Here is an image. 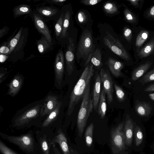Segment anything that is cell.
Returning <instances> with one entry per match:
<instances>
[{
  "label": "cell",
  "instance_id": "1",
  "mask_svg": "<svg viewBox=\"0 0 154 154\" xmlns=\"http://www.w3.org/2000/svg\"><path fill=\"white\" fill-rule=\"evenodd\" d=\"M94 66L91 64H88L85 67L79 79L72 90L70 97L67 115H70L75 106L83 97L94 74Z\"/></svg>",
  "mask_w": 154,
  "mask_h": 154
},
{
  "label": "cell",
  "instance_id": "2",
  "mask_svg": "<svg viewBox=\"0 0 154 154\" xmlns=\"http://www.w3.org/2000/svg\"><path fill=\"white\" fill-rule=\"evenodd\" d=\"M34 134L31 130L25 134L17 136L0 132V136L2 139L16 146L25 154H39Z\"/></svg>",
  "mask_w": 154,
  "mask_h": 154
},
{
  "label": "cell",
  "instance_id": "3",
  "mask_svg": "<svg viewBox=\"0 0 154 154\" xmlns=\"http://www.w3.org/2000/svg\"><path fill=\"white\" fill-rule=\"evenodd\" d=\"M124 123H119L110 131V146L113 154H130L132 151L126 144Z\"/></svg>",
  "mask_w": 154,
  "mask_h": 154
},
{
  "label": "cell",
  "instance_id": "4",
  "mask_svg": "<svg viewBox=\"0 0 154 154\" xmlns=\"http://www.w3.org/2000/svg\"><path fill=\"white\" fill-rule=\"evenodd\" d=\"M90 84L87 87L82 98L78 113L77 125L79 136L81 137L86 126L90 113L93 108V100L90 93Z\"/></svg>",
  "mask_w": 154,
  "mask_h": 154
},
{
  "label": "cell",
  "instance_id": "5",
  "mask_svg": "<svg viewBox=\"0 0 154 154\" xmlns=\"http://www.w3.org/2000/svg\"><path fill=\"white\" fill-rule=\"evenodd\" d=\"M42 106V104L36 105L14 119L12 122V127L17 129H22L34 125L33 120L39 116Z\"/></svg>",
  "mask_w": 154,
  "mask_h": 154
},
{
  "label": "cell",
  "instance_id": "6",
  "mask_svg": "<svg viewBox=\"0 0 154 154\" xmlns=\"http://www.w3.org/2000/svg\"><path fill=\"white\" fill-rule=\"evenodd\" d=\"M39 154H51L53 143L54 131L41 129L35 132Z\"/></svg>",
  "mask_w": 154,
  "mask_h": 154
},
{
  "label": "cell",
  "instance_id": "7",
  "mask_svg": "<svg viewBox=\"0 0 154 154\" xmlns=\"http://www.w3.org/2000/svg\"><path fill=\"white\" fill-rule=\"evenodd\" d=\"M106 35L103 38L104 44L114 53L126 60L130 59L129 55L120 42L110 33L106 32Z\"/></svg>",
  "mask_w": 154,
  "mask_h": 154
},
{
  "label": "cell",
  "instance_id": "8",
  "mask_svg": "<svg viewBox=\"0 0 154 154\" xmlns=\"http://www.w3.org/2000/svg\"><path fill=\"white\" fill-rule=\"evenodd\" d=\"M93 40L91 32L85 31L82 34L79 43L77 48L78 57L86 58L91 52L93 46Z\"/></svg>",
  "mask_w": 154,
  "mask_h": 154
},
{
  "label": "cell",
  "instance_id": "9",
  "mask_svg": "<svg viewBox=\"0 0 154 154\" xmlns=\"http://www.w3.org/2000/svg\"><path fill=\"white\" fill-rule=\"evenodd\" d=\"M133 150L135 152L143 151L145 146L146 134L144 129L134 123Z\"/></svg>",
  "mask_w": 154,
  "mask_h": 154
},
{
  "label": "cell",
  "instance_id": "10",
  "mask_svg": "<svg viewBox=\"0 0 154 154\" xmlns=\"http://www.w3.org/2000/svg\"><path fill=\"white\" fill-rule=\"evenodd\" d=\"M100 75L102 83L103 89L107 96V102L110 105L113 101V82L108 71L106 69L101 68Z\"/></svg>",
  "mask_w": 154,
  "mask_h": 154
},
{
  "label": "cell",
  "instance_id": "11",
  "mask_svg": "<svg viewBox=\"0 0 154 154\" xmlns=\"http://www.w3.org/2000/svg\"><path fill=\"white\" fill-rule=\"evenodd\" d=\"M53 143L59 145L63 154H70L67 138L60 127L57 128L54 132Z\"/></svg>",
  "mask_w": 154,
  "mask_h": 154
},
{
  "label": "cell",
  "instance_id": "12",
  "mask_svg": "<svg viewBox=\"0 0 154 154\" xmlns=\"http://www.w3.org/2000/svg\"><path fill=\"white\" fill-rule=\"evenodd\" d=\"M33 21L37 30L51 43L52 38L49 29L43 18L38 13L33 14Z\"/></svg>",
  "mask_w": 154,
  "mask_h": 154
},
{
  "label": "cell",
  "instance_id": "13",
  "mask_svg": "<svg viewBox=\"0 0 154 154\" xmlns=\"http://www.w3.org/2000/svg\"><path fill=\"white\" fill-rule=\"evenodd\" d=\"M69 45L65 54L66 70L69 75H71L74 69V53L75 46L73 39L69 38Z\"/></svg>",
  "mask_w": 154,
  "mask_h": 154
},
{
  "label": "cell",
  "instance_id": "14",
  "mask_svg": "<svg viewBox=\"0 0 154 154\" xmlns=\"http://www.w3.org/2000/svg\"><path fill=\"white\" fill-rule=\"evenodd\" d=\"M54 68L56 80L60 85L62 80L64 69V57L62 50L60 51L56 55Z\"/></svg>",
  "mask_w": 154,
  "mask_h": 154
},
{
  "label": "cell",
  "instance_id": "15",
  "mask_svg": "<svg viewBox=\"0 0 154 154\" xmlns=\"http://www.w3.org/2000/svg\"><path fill=\"white\" fill-rule=\"evenodd\" d=\"M134 129V122L128 116H127L124 126L125 143L127 146L132 150H133Z\"/></svg>",
  "mask_w": 154,
  "mask_h": 154
},
{
  "label": "cell",
  "instance_id": "16",
  "mask_svg": "<svg viewBox=\"0 0 154 154\" xmlns=\"http://www.w3.org/2000/svg\"><path fill=\"white\" fill-rule=\"evenodd\" d=\"M58 97L54 95L48 96L41 107L40 115L41 117L48 115L56 107L59 101Z\"/></svg>",
  "mask_w": 154,
  "mask_h": 154
},
{
  "label": "cell",
  "instance_id": "17",
  "mask_svg": "<svg viewBox=\"0 0 154 154\" xmlns=\"http://www.w3.org/2000/svg\"><path fill=\"white\" fill-rule=\"evenodd\" d=\"M61 105L62 103L59 101L55 109L48 115L47 118L41 124L40 127L41 129L52 131L51 129L52 125L58 117Z\"/></svg>",
  "mask_w": 154,
  "mask_h": 154
},
{
  "label": "cell",
  "instance_id": "18",
  "mask_svg": "<svg viewBox=\"0 0 154 154\" xmlns=\"http://www.w3.org/2000/svg\"><path fill=\"white\" fill-rule=\"evenodd\" d=\"M23 82V78L21 75H15L9 84L7 94L12 97L15 96L21 89Z\"/></svg>",
  "mask_w": 154,
  "mask_h": 154
},
{
  "label": "cell",
  "instance_id": "19",
  "mask_svg": "<svg viewBox=\"0 0 154 154\" xmlns=\"http://www.w3.org/2000/svg\"><path fill=\"white\" fill-rule=\"evenodd\" d=\"M108 67L111 73L116 77L122 75L121 70L123 69V63L111 57H109L107 61Z\"/></svg>",
  "mask_w": 154,
  "mask_h": 154
},
{
  "label": "cell",
  "instance_id": "20",
  "mask_svg": "<svg viewBox=\"0 0 154 154\" xmlns=\"http://www.w3.org/2000/svg\"><path fill=\"white\" fill-rule=\"evenodd\" d=\"M101 82L100 74H98L96 77L95 82L92 98L93 108L96 111H97L100 100Z\"/></svg>",
  "mask_w": 154,
  "mask_h": 154
},
{
  "label": "cell",
  "instance_id": "21",
  "mask_svg": "<svg viewBox=\"0 0 154 154\" xmlns=\"http://www.w3.org/2000/svg\"><path fill=\"white\" fill-rule=\"evenodd\" d=\"M37 13L42 18H49L54 17L58 13V9L56 7L42 6L35 8Z\"/></svg>",
  "mask_w": 154,
  "mask_h": 154
},
{
  "label": "cell",
  "instance_id": "22",
  "mask_svg": "<svg viewBox=\"0 0 154 154\" xmlns=\"http://www.w3.org/2000/svg\"><path fill=\"white\" fill-rule=\"evenodd\" d=\"M135 109L138 115L141 116H146L150 113L152 108L149 103L140 101L136 104Z\"/></svg>",
  "mask_w": 154,
  "mask_h": 154
},
{
  "label": "cell",
  "instance_id": "23",
  "mask_svg": "<svg viewBox=\"0 0 154 154\" xmlns=\"http://www.w3.org/2000/svg\"><path fill=\"white\" fill-rule=\"evenodd\" d=\"M152 64L151 62L148 61L136 68L132 74L131 80L135 81L139 79L148 69Z\"/></svg>",
  "mask_w": 154,
  "mask_h": 154
},
{
  "label": "cell",
  "instance_id": "24",
  "mask_svg": "<svg viewBox=\"0 0 154 154\" xmlns=\"http://www.w3.org/2000/svg\"><path fill=\"white\" fill-rule=\"evenodd\" d=\"M106 96V93L104 89H103L101 92L97 109L98 115L102 119L105 117L107 109Z\"/></svg>",
  "mask_w": 154,
  "mask_h": 154
},
{
  "label": "cell",
  "instance_id": "25",
  "mask_svg": "<svg viewBox=\"0 0 154 154\" xmlns=\"http://www.w3.org/2000/svg\"><path fill=\"white\" fill-rule=\"evenodd\" d=\"M32 8L29 5L21 4L14 8L13 9L14 16L16 18L22 15L28 14L32 11Z\"/></svg>",
  "mask_w": 154,
  "mask_h": 154
},
{
  "label": "cell",
  "instance_id": "26",
  "mask_svg": "<svg viewBox=\"0 0 154 154\" xmlns=\"http://www.w3.org/2000/svg\"><path fill=\"white\" fill-rule=\"evenodd\" d=\"M154 50V37L147 43L139 51L138 56L140 58L146 57Z\"/></svg>",
  "mask_w": 154,
  "mask_h": 154
},
{
  "label": "cell",
  "instance_id": "27",
  "mask_svg": "<svg viewBox=\"0 0 154 154\" xmlns=\"http://www.w3.org/2000/svg\"><path fill=\"white\" fill-rule=\"evenodd\" d=\"M37 47L40 53H44L51 47V43L50 42L43 36L37 40Z\"/></svg>",
  "mask_w": 154,
  "mask_h": 154
},
{
  "label": "cell",
  "instance_id": "28",
  "mask_svg": "<svg viewBox=\"0 0 154 154\" xmlns=\"http://www.w3.org/2000/svg\"><path fill=\"white\" fill-rule=\"evenodd\" d=\"M91 64L97 68H100L102 66L101 53L100 50L97 49L94 52L91 60Z\"/></svg>",
  "mask_w": 154,
  "mask_h": 154
},
{
  "label": "cell",
  "instance_id": "29",
  "mask_svg": "<svg viewBox=\"0 0 154 154\" xmlns=\"http://www.w3.org/2000/svg\"><path fill=\"white\" fill-rule=\"evenodd\" d=\"M94 128V124L91 123L87 128L85 132V143L88 147H90L92 143Z\"/></svg>",
  "mask_w": 154,
  "mask_h": 154
},
{
  "label": "cell",
  "instance_id": "30",
  "mask_svg": "<svg viewBox=\"0 0 154 154\" xmlns=\"http://www.w3.org/2000/svg\"><path fill=\"white\" fill-rule=\"evenodd\" d=\"M149 34L148 32L145 30H143L139 33L136 38L135 43V45L137 48L141 46L147 39Z\"/></svg>",
  "mask_w": 154,
  "mask_h": 154
},
{
  "label": "cell",
  "instance_id": "31",
  "mask_svg": "<svg viewBox=\"0 0 154 154\" xmlns=\"http://www.w3.org/2000/svg\"><path fill=\"white\" fill-rule=\"evenodd\" d=\"M70 15L71 13L69 11H66L64 14L63 21V30L61 34V37L62 38H64L66 36L67 30L69 25V21Z\"/></svg>",
  "mask_w": 154,
  "mask_h": 154
},
{
  "label": "cell",
  "instance_id": "32",
  "mask_svg": "<svg viewBox=\"0 0 154 154\" xmlns=\"http://www.w3.org/2000/svg\"><path fill=\"white\" fill-rule=\"evenodd\" d=\"M103 8L107 14H114L118 12V10L116 5L113 3L107 2L103 5Z\"/></svg>",
  "mask_w": 154,
  "mask_h": 154
},
{
  "label": "cell",
  "instance_id": "33",
  "mask_svg": "<svg viewBox=\"0 0 154 154\" xmlns=\"http://www.w3.org/2000/svg\"><path fill=\"white\" fill-rule=\"evenodd\" d=\"M22 29L23 27H21L17 33L11 40L8 46L10 49L9 54H10L12 52L17 44L21 35Z\"/></svg>",
  "mask_w": 154,
  "mask_h": 154
},
{
  "label": "cell",
  "instance_id": "34",
  "mask_svg": "<svg viewBox=\"0 0 154 154\" xmlns=\"http://www.w3.org/2000/svg\"><path fill=\"white\" fill-rule=\"evenodd\" d=\"M64 14L62 13L59 18L55 26V35L56 36H59L62 34L64 19Z\"/></svg>",
  "mask_w": 154,
  "mask_h": 154
},
{
  "label": "cell",
  "instance_id": "35",
  "mask_svg": "<svg viewBox=\"0 0 154 154\" xmlns=\"http://www.w3.org/2000/svg\"><path fill=\"white\" fill-rule=\"evenodd\" d=\"M0 152L1 154H19L0 140Z\"/></svg>",
  "mask_w": 154,
  "mask_h": 154
},
{
  "label": "cell",
  "instance_id": "36",
  "mask_svg": "<svg viewBox=\"0 0 154 154\" xmlns=\"http://www.w3.org/2000/svg\"><path fill=\"white\" fill-rule=\"evenodd\" d=\"M154 81V67L153 69L147 73L140 80L143 85Z\"/></svg>",
  "mask_w": 154,
  "mask_h": 154
},
{
  "label": "cell",
  "instance_id": "37",
  "mask_svg": "<svg viewBox=\"0 0 154 154\" xmlns=\"http://www.w3.org/2000/svg\"><path fill=\"white\" fill-rule=\"evenodd\" d=\"M114 85L118 99L120 102L124 101L125 99L126 96L123 90L116 83L114 84Z\"/></svg>",
  "mask_w": 154,
  "mask_h": 154
},
{
  "label": "cell",
  "instance_id": "38",
  "mask_svg": "<svg viewBox=\"0 0 154 154\" xmlns=\"http://www.w3.org/2000/svg\"><path fill=\"white\" fill-rule=\"evenodd\" d=\"M124 13L125 19L128 21L132 23L136 22V18L134 14L126 6Z\"/></svg>",
  "mask_w": 154,
  "mask_h": 154
},
{
  "label": "cell",
  "instance_id": "39",
  "mask_svg": "<svg viewBox=\"0 0 154 154\" xmlns=\"http://www.w3.org/2000/svg\"><path fill=\"white\" fill-rule=\"evenodd\" d=\"M124 35L127 40L130 42L132 37V32L131 30L127 27H125L123 31Z\"/></svg>",
  "mask_w": 154,
  "mask_h": 154
},
{
  "label": "cell",
  "instance_id": "40",
  "mask_svg": "<svg viewBox=\"0 0 154 154\" xmlns=\"http://www.w3.org/2000/svg\"><path fill=\"white\" fill-rule=\"evenodd\" d=\"M102 0H82L80 1L81 3L87 5H94L97 4Z\"/></svg>",
  "mask_w": 154,
  "mask_h": 154
},
{
  "label": "cell",
  "instance_id": "41",
  "mask_svg": "<svg viewBox=\"0 0 154 154\" xmlns=\"http://www.w3.org/2000/svg\"><path fill=\"white\" fill-rule=\"evenodd\" d=\"M77 18L79 22L81 23H85L86 20V16L82 11H79L77 14Z\"/></svg>",
  "mask_w": 154,
  "mask_h": 154
},
{
  "label": "cell",
  "instance_id": "42",
  "mask_svg": "<svg viewBox=\"0 0 154 154\" xmlns=\"http://www.w3.org/2000/svg\"><path fill=\"white\" fill-rule=\"evenodd\" d=\"M66 1V0H47L45 1V2H46L50 3L52 4H55L56 5H62L63 3Z\"/></svg>",
  "mask_w": 154,
  "mask_h": 154
},
{
  "label": "cell",
  "instance_id": "43",
  "mask_svg": "<svg viewBox=\"0 0 154 154\" xmlns=\"http://www.w3.org/2000/svg\"><path fill=\"white\" fill-rule=\"evenodd\" d=\"M10 49L8 47L5 45L2 46L0 48V54H9Z\"/></svg>",
  "mask_w": 154,
  "mask_h": 154
},
{
  "label": "cell",
  "instance_id": "44",
  "mask_svg": "<svg viewBox=\"0 0 154 154\" xmlns=\"http://www.w3.org/2000/svg\"><path fill=\"white\" fill-rule=\"evenodd\" d=\"M9 29V28L6 26H5L3 28L1 29L0 30V38L5 35Z\"/></svg>",
  "mask_w": 154,
  "mask_h": 154
},
{
  "label": "cell",
  "instance_id": "45",
  "mask_svg": "<svg viewBox=\"0 0 154 154\" xmlns=\"http://www.w3.org/2000/svg\"><path fill=\"white\" fill-rule=\"evenodd\" d=\"M144 91L146 92L154 91V83L149 85Z\"/></svg>",
  "mask_w": 154,
  "mask_h": 154
},
{
  "label": "cell",
  "instance_id": "46",
  "mask_svg": "<svg viewBox=\"0 0 154 154\" xmlns=\"http://www.w3.org/2000/svg\"><path fill=\"white\" fill-rule=\"evenodd\" d=\"M148 15L149 17L154 18V6L150 9L148 12Z\"/></svg>",
  "mask_w": 154,
  "mask_h": 154
},
{
  "label": "cell",
  "instance_id": "47",
  "mask_svg": "<svg viewBox=\"0 0 154 154\" xmlns=\"http://www.w3.org/2000/svg\"><path fill=\"white\" fill-rule=\"evenodd\" d=\"M129 2L131 5L135 6L137 7L138 6L139 2L140 1V0H127Z\"/></svg>",
  "mask_w": 154,
  "mask_h": 154
},
{
  "label": "cell",
  "instance_id": "48",
  "mask_svg": "<svg viewBox=\"0 0 154 154\" xmlns=\"http://www.w3.org/2000/svg\"><path fill=\"white\" fill-rule=\"evenodd\" d=\"M6 73L4 72H1L0 74V84L6 78V76H7Z\"/></svg>",
  "mask_w": 154,
  "mask_h": 154
},
{
  "label": "cell",
  "instance_id": "49",
  "mask_svg": "<svg viewBox=\"0 0 154 154\" xmlns=\"http://www.w3.org/2000/svg\"><path fill=\"white\" fill-rule=\"evenodd\" d=\"M8 57L5 55L3 54H0V61L1 63L4 62L8 58Z\"/></svg>",
  "mask_w": 154,
  "mask_h": 154
},
{
  "label": "cell",
  "instance_id": "50",
  "mask_svg": "<svg viewBox=\"0 0 154 154\" xmlns=\"http://www.w3.org/2000/svg\"><path fill=\"white\" fill-rule=\"evenodd\" d=\"M93 54V53H92V52H91L90 54H89L85 64V66H87L88 65V64L90 60H91Z\"/></svg>",
  "mask_w": 154,
  "mask_h": 154
},
{
  "label": "cell",
  "instance_id": "51",
  "mask_svg": "<svg viewBox=\"0 0 154 154\" xmlns=\"http://www.w3.org/2000/svg\"><path fill=\"white\" fill-rule=\"evenodd\" d=\"M70 153V154H79L77 151L72 149H71Z\"/></svg>",
  "mask_w": 154,
  "mask_h": 154
},
{
  "label": "cell",
  "instance_id": "52",
  "mask_svg": "<svg viewBox=\"0 0 154 154\" xmlns=\"http://www.w3.org/2000/svg\"><path fill=\"white\" fill-rule=\"evenodd\" d=\"M149 96L151 99L154 101V93L149 94Z\"/></svg>",
  "mask_w": 154,
  "mask_h": 154
},
{
  "label": "cell",
  "instance_id": "53",
  "mask_svg": "<svg viewBox=\"0 0 154 154\" xmlns=\"http://www.w3.org/2000/svg\"><path fill=\"white\" fill-rule=\"evenodd\" d=\"M151 147L154 154V141L151 146Z\"/></svg>",
  "mask_w": 154,
  "mask_h": 154
},
{
  "label": "cell",
  "instance_id": "54",
  "mask_svg": "<svg viewBox=\"0 0 154 154\" xmlns=\"http://www.w3.org/2000/svg\"><path fill=\"white\" fill-rule=\"evenodd\" d=\"M140 154H147L145 152H144L143 151H142L140 152Z\"/></svg>",
  "mask_w": 154,
  "mask_h": 154
}]
</instances>
